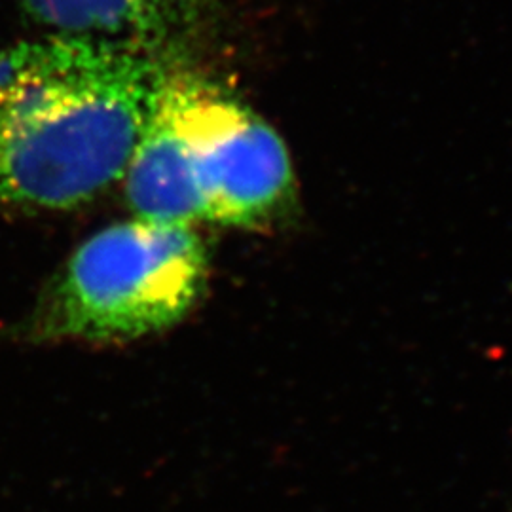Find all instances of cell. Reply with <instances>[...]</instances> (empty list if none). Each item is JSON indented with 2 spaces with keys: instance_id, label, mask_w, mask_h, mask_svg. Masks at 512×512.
<instances>
[{
  "instance_id": "1",
  "label": "cell",
  "mask_w": 512,
  "mask_h": 512,
  "mask_svg": "<svg viewBox=\"0 0 512 512\" xmlns=\"http://www.w3.org/2000/svg\"><path fill=\"white\" fill-rule=\"evenodd\" d=\"M162 73L147 50L90 38L0 52V202L73 209L122 181Z\"/></svg>"
},
{
  "instance_id": "2",
  "label": "cell",
  "mask_w": 512,
  "mask_h": 512,
  "mask_svg": "<svg viewBox=\"0 0 512 512\" xmlns=\"http://www.w3.org/2000/svg\"><path fill=\"white\" fill-rule=\"evenodd\" d=\"M124 181L139 219L253 226L289 196L293 171L251 110L198 74L164 69Z\"/></svg>"
},
{
  "instance_id": "3",
  "label": "cell",
  "mask_w": 512,
  "mask_h": 512,
  "mask_svg": "<svg viewBox=\"0 0 512 512\" xmlns=\"http://www.w3.org/2000/svg\"><path fill=\"white\" fill-rule=\"evenodd\" d=\"M205 281L207 255L192 226L116 222L74 251L31 330L40 340H135L177 325Z\"/></svg>"
},
{
  "instance_id": "4",
  "label": "cell",
  "mask_w": 512,
  "mask_h": 512,
  "mask_svg": "<svg viewBox=\"0 0 512 512\" xmlns=\"http://www.w3.org/2000/svg\"><path fill=\"white\" fill-rule=\"evenodd\" d=\"M177 0H19L52 35L90 38L150 52L175 21Z\"/></svg>"
}]
</instances>
